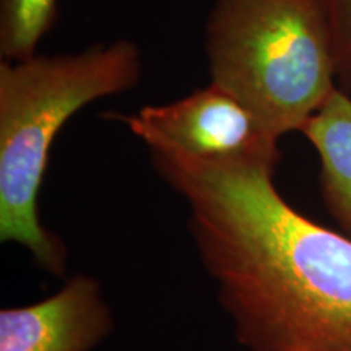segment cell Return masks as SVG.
<instances>
[{"mask_svg":"<svg viewBox=\"0 0 351 351\" xmlns=\"http://www.w3.org/2000/svg\"><path fill=\"white\" fill-rule=\"evenodd\" d=\"M59 0H0V56L20 60L38 54L57 19Z\"/></svg>","mask_w":351,"mask_h":351,"instance_id":"cell-7","label":"cell"},{"mask_svg":"<svg viewBox=\"0 0 351 351\" xmlns=\"http://www.w3.org/2000/svg\"><path fill=\"white\" fill-rule=\"evenodd\" d=\"M140 77L142 52L129 39L0 62V241L28 249L46 274L67 271V245L38 212L56 137L80 109L130 91Z\"/></svg>","mask_w":351,"mask_h":351,"instance_id":"cell-2","label":"cell"},{"mask_svg":"<svg viewBox=\"0 0 351 351\" xmlns=\"http://www.w3.org/2000/svg\"><path fill=\"white\" fill-rule=\"evenodd\" d=\"M301 134L317 153L328 213L351 238V96L337 88Z\"/></svg>","mask_w":351,"mask_h":351,"instance_id":"cell-6","label":"cell"},{"mask_svg":"<svg viewBox=\"0 0 351 351\" xmlns=\"http://www.w3.org/2000/svg\"><path fill=\"white\" fill-rule=\"evenodd\" d=\"M189 208V232L247 351H351V238L317 225L275 187L276 165L148 147Z\"/></svg>","mask_w":351,"mask_h":351,"instance_id":"cell-1","label":"cell"},{"mask_svg":"<svg viewBox=\"0 0 351 351\" xmlns=\"http://www.w3.org/2000/svg\"><path fill=\"white\" fill-rule=\"evenodd\" d=\"M205 51L210 82L251 109L278 142L301 132L339 88L320 0H217Z\"/></svg>","mask_w":351,"mask_h":351,"instance_id":"cell-3","label":"cell"},{"mask_svg":"<svg viewBox=\"0 0 351 351\" xmlns=\"http://www.w3.org/2000/svg\"><path fill=\"white\" fill-rule=\"evenodd\" d=\"M111 116L147 147L166 145L204 160L280 161L278 140L251 109L213 82L171 103Z\"/></svg>","mask_w":351,"mask_h":351,"instance_id":"cell-4","label":"cell"},{"mask_svg":"<svg viewBox=\"0 0 351 351\" xmlns=\"http://www.w3.org/2000/svg\"><path fill=\"white\" fill-rule=\"evenodd\" d=\"M112 328L98 278L77 274L54 295L0 311V351H91Z\"/></svg>","mask_w":351,"mask_h":351,"instance_id":"cell-5","label":"cell"},{"mask_svg":"<svg viewBox=\"0 0 351 351\" xmlns=\"http://www.w3.org/2000/svg\"><path fill=\"white\" fill-rule=\"evenodd\" d=\"M330 32L339 88L351 96V0H320Z\"/></svg>","mask_w":351,"mask_h":351,"instance_id":"cell-8","label":"cell"}]
</instances>
